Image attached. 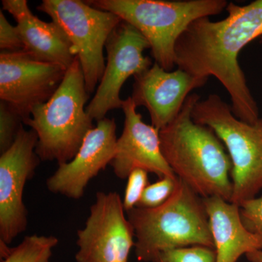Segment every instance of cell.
<instances>
[{
    "mask_svg": "<svg viewBox=\"0 0 262 262\" xmlns=\"http://www.w3.org/2000/svg\"><path fill=\"white\" fill-rule=\"evenodd\" d=\"M228 15L219 21L196 19L176 45V65L194 77L213 76L225 88L237 118L254 124L260 118L257 103L238 63L239 52L262 35V0L239 6L228 3Z\"/></svg>",
    "mask_w": 262,
    "mask_h": 262,
    "instance_id": "cell-1",
    "label": "cell"
},
{
    "mask_svg": "<svg viewBox=\"0 0 262 262\" xmlns=\"http://www.w3.org/2000/svg\"><path fill=\"white\" fill-rule=\"evenodd\" d=\"M199 100V95H189L178 115L160 130L162 154L174 174L202 198L230 202L232 162L214 131L193 120Z\"/></svg>",
    "mask_w": 262,
    "mask_h": 262,
    "instance_id": "cell-2",
    "label": "cell"
},
{
    "mask_svg": "<svg viewBox=\"0 0 262 262\" xmlns=\"http://www.w3.org/2000/svg\"><path fill=\"white\" fill-rule=\"evenodd\" d=\"M126 213L134 227L139 261L151 262L160 253L189 246L214 249L203 198L180 179L173 194L161 206L135 207Z\"/></svg>",
    "mask_w": 262,
    "mask_h": 262,
    "instance_id": "cell-3",
    "label": "cell"
},
{
    "mask_svg": "<svg viewBox=\"0 0 262 262\" xmlns=\"http://www.w3.org/2000/svg\"><path fill=\"white\" fill-rule=\"evenodd\" d=\"M90 94L78 58L66 72L56 93L47 102L35 106L24 125L35 131L36 153L41 161L69 163L77 155L93 126L85 104Z\"/></svg>",
    "mask_w": 262,
    "mask_h": 262,
    "instance_id": "cell-4",
    "label": "cell"
},
{
    "mask_svg": "<svg viewBox=\"0 0 262 262\" xmlns=\"http://www.w3.org/2000/svg\"><path fill=\"white\" fill-rule=\"evenodd\" d=\"M91 6L117 15L146 38L155 63L167 72L176 66L179 38L193 21L220 14L226 0H89Z\"/></svg>",
    "mask_w": 262,
    "mask_h": 262,
    "instance_id": "cell-5",
    "label": "cell"
},
{
    "mask_svg": "<svg viewBox=\"0 0 262 262\" xmlns=\"http://www.w3.org/2000/svg\"><path fill=\"white\" fill-rule=\"evenodd\" d=\"M193 120L211 127L228 151L232 162L230 203L241 206L262 189V118L248 124L235 117L231 106L217 94L199 100Z\"/></svg>",
    "mask_w": 262,
    "mask_h": 262,
    "instance_id": "cell-6",
    "label": "cell"
},
{
    "mask_svg": "<svg viewBox=\"0 0 262 262\" xmlns=\"http://www.w3.org/2000/svg\"><path fill=\"white\" fill-rule=\"evenodd\" d=\"M37 10L64 33L80 62L88 93L93 94L106 67L103 48L121 19L80 0H43Z\"/></svg>",
    "mask_w": 262,
    "mask_h": 262,
    "instance_id": "cell-7",
    "label": "cell"
},
{
    "mask_svg": "<svg viewBox=\"0 0 262 262\" xmlns=\"http://www.w3.org/2000/svg\"><path fill=\"white\" fill-rule=\"evenodd\" d=\"M117 192L96 193L85 225L77 232L76 262H127L135 233Z\"/></svg>",
    "mask_w": 262,
    "mask_h": 262,
    "instance_id": "cell-8",
    "label": "cell"
},
{
    "mask_svg": "<svg viewBox=\"0 0 262 262\" xmlns=\"http://www.w3.org/2000/svg\"><path fill=\"white\" fill-rule=\"evenodd\" d=\"M107 63L94 97L86 106L88 115L98 122L108 112L122 108V85L131 76L141 75L152 66L144 55L150 46L145 37L130 24L120 22L106 41Z\"/></svg>",
    "mask_w": 262,
    "mask_h": 262,
    "instance_id": "cell-9",
    "label": "cell"
},
{
    "mask_svg": "<svg viewBox=\"0 0 262 262\" xmlns=\"http://www.w3.org/2000/svg\"><path fill=\"white\" fill-rule=\"evenodd\" d=\"M37 140L35 131L21 127L13 144L0 155V241L8 245L28 227L24 191L41 161L35 151Z\"/></svg>",
    "mask_w": 262,
    "mask_h": 262,
    "instance_id": "cell-10",
    "label": "cell"
},
{
    "mask_svg": "<svg viewBox=\"0 0 262 262\" xmlns=\"http://www.w3.org/2000/svg\"><path fill=\"white\" fill-rule=\"evenodd\" d=\"M67 70L54 63L37 61L25 51L0 53V98L15 108L24 120L33 108L47 102L56 93Z\"/></svg>",
    "mask_w": 262,
    "mask_h": 262,
    "instance_id": "cell-11",
    "label": "cell"
},
{
    "mask_svg": "<svg viewBox=\"0 0 262 262\" xmlns=\"http://www.w3.org/2000/svg\"><path fill=\"white\" fill-rule=\"evenodd\" d=\"M116 122L106 118L88 133L77 155L69 163L58 165L46 186L54 194L79 200L89 182L110 165L117 141Z\"/></svg>",
    "mask_w": 262,
    "mask_h": 262,
    "instance_id": "cell-12",
    "label": "cell"
},
{
    "mask_svg": "<svg viewBox=\"0 0 262 262\" xmlns=\"http://www.w3.org/2000/svg\"><path fill=\"white\" fill-rule=\"evenodd\" d=\"M122 108L125 115L123 130L110 163L117 178L127 179L136 169H143L160 179L177 177L162 154L159 129L143 121L130 96L124 100Z\"/></svg>",
    "mask_w": 262,
    "mask_h": 262,
    "instance_id": "cell-13",
    "label": "cell"
},
{
    "mask_svg": "<svg viewBox=\"0 0 262 262\" xmlns=\"http://www.w3.org/2000/svg\"><path fill=\"white\" fill-rule=\"evenodd\" d=\"M134 79L130 97L136 107L143 106L148 110L151 125L159 130L178 115L193 90L203 87L208 80L179 68L167 72L155 62Z\"/></svg>",
    "mask_w": 262,
    "mask_h": 262,
    "instance_id": "cell-14",
    "label": "cell"
},
{
    "mask_svg": "<svg viewBox=\"0 0 262 262\" xmlns=\"http://www.w3.org/2000/svg\"><path fill=\"white\" fill-rule=\"evenodd\" d=\"M3 10L13 15L24 43V51L37 61L59 65L68 70L76 56L72 46L54 22L35 16L27 0H3Z\"/></svg>",
    "mask_w": 262,
    "mask_h": 262,
    "instance_id": "cell-15",
    "label": "cell"
},
{
    "mask_svg": "<svg viewBox=\"0 0 262 262\" xmlns=\"http://www.w3.org/2000/svg\"><path fill=\"white\" fill-rule=\"evenodd\" d=\"M203 201L214 243L215 262H237L243 255L262 251V235L244 227L239 206L217 196Z\"/></svg>",
    "mask_w": 262,
    "mask_h": 262,
    "instance_id": "cell-16",
    "label": "cell"
},
{
    "mask_svg": "<svg viewBox=\"0 0 262 262\" xmlns=\"http://www.w3.org/2000/svg\"><path fill=\"white\" fill-rule=\"evenodd\" d=\"M58 239L53 235L26 236L14 248H9L1 262H50Z\"/></svg>",
    "mask_w": 262,
    "mask_h": 262,
    "instance_id": "cell-17",
    "label": "cell"
},
{
    "mask_svg": "<svg viewBox=\"0 0 262 262\" xmlns=\"http://www.w3.org/2000/svg\"><path fill=\"white\" fill-rule=\"evenodd\" d=\"M24 120L20 114L5 101L0 102V153L5 152L14 142Z\"/></svg>",
    "mask_w": 262,
    "mask_h": 262,
    "instance_id": "cell-18",
    "label": "cell"
},
{
    "mask_svg": "<svg viewBox=\"0 0 262 262\" xmlns=\"http://www.w3.org/2000/svg\"><path fill=\"white\" fill-rule=\"evenodd\" d=\"M216 253L213 248L189 246L160 253L151 262H215Z\"/></svg>",
    "mask_w": 262,
    "mask_h": 262,
    "instance_id": "cell-19",
    "label": "cell"
},
{
    "mask_svg": "<svg viewBox=\"0 0 262 262\" xmlns=\"http://www.w3.org/2000/svg\"><path fill=\"white\" fill-rule=\"evenodd\" d=\"M178 177H163L158 182L149 184L136 207L156 208L168 201L175 191Z\"/></svg>",
    "mask_w": 262,
    "mask_h": 262,
    "instance_id": "cell-20",
    "label": "cell"
},
{
    "mask_svg": "<svg viewBox=\"0 0 262 262\" xmlns=\"http://www.w3.org/2000/svg\"><path fill=\"white\" fill-rule=\"evenodd\" d=\"M148 173L143 169H136L127 177V186L122 200L125 211L135 208L140 201L143 193L149 185Z\"/></svg>",
    "mask_w": 262,
    "mask_h": 262,
    "instance_id": "cell-21",
    "label": "cell"
},
{
    "mask_svg": "<svg viewBox=\"0 0 262 262\" xmlns=\"http://www.w3.org/2000/svg\"><path fill=\"white\" fill-rule=\"evenodd\" d=\"M239 214L249 232L262 235V195L244 202L239 206Z\"/></svg>",
    "mask_w": 262,
    "mask_h": 262,
    "instance_id": "cell-22",
    "label": "cell"
},
{
    "mask_svg": "<svg viewBox=\"0 0 262 262\" xmlns=\"http://www.w3.org/2000/svg\"><path fill=\"white\" fill-rule=\"evenodd\" d=\"M0 49L2 51H24V43L16 26L11 25L0 10Z\"/></svg>",
    "mask_w": 262,
    "mask_h": 262,
    "instance_id": "cell-23",
    "label": "cell"
},
{
    "mask_svg": "<svg viewBox=\"0 0 262 262\" xmlns=\"http://www.w3.org/2000/svg\"><path fill=\"white\" fill-rule=\"evenodd\" d=\"M246 258L250 262H262V251H255L247 253Z\"/></svg>",
    "mask_w": 262,
    "mask_h": 262,
    "instance_id": "cell-24",
    "label": "cell"
}]
</instances>
